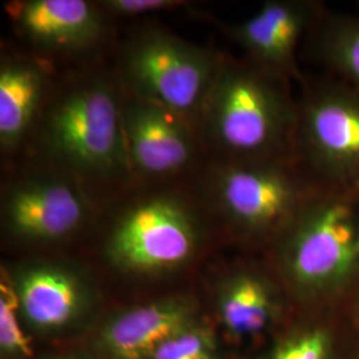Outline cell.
Wrapping results in <instances>:
<instances>
[{
	"instance_id": "1",
	"label": "cell",
	"mask_w": 359,
	"mask_h": 359,
	"mask_svg": "<svg viewBox=\"0 0 359 359\" xmlns=\"http://www.w3.org/2000/svg\"><path fill=\"white\" fill-rule=\"evenodd\" d=\"M265 256L295 310L344 306L359 283V191L318 188Z\"/></svg>"
},
{
	"instance_id": "2",
	"label": "cell",
	"mask_w": 359,
	"mask_h": 359,
	"mask_svg": "<svg viewBox=\"0 0 359 359\" xmlns=\"http://www.w3.org/2000/svg\"><path fill=\"white\" fill-rule=\"evenodd\" d=\"M123 99L117 76L102 71L65 79L52 88L34 129L39 152L83 184L129 179Z\"/></svg>"
},
{
	"instance_id": "3",
	"label": "cell",
	"mask_w": 359,
	"mask_h": 359,
	"mask_svg": "<svg viewBox=\"0 0 359 359\" xmlns=\"http://www.w3.org/2000/svg\"><path fill=\"white\" fill-rule=\"evenodd\" d=\"M289 77L224 56L198 127L221 160H294L297 99Z\"/></svg>"
},
{
	"instance_id": "4",
	"label": "cell",
	"mask_w": 359,
	"mask_h": 359,
	"mask_svg": "<svg viewBox=\"0 0 359 359\" xmlns=\"http://www.w3.org/2000/svg\"><path fill=\"white\" fill-rule=\"evenodd\" d=\"M318 188L294 160L215 158L205 179L209 209L237 241L262 255Z\"/></svg>"
},
{
	"instance_id": "5",
	"label": "cell",
	"mask_w": 359,
	"mask_h": 359,
	"mask_svg": "<svg viewBox=\"0 0 359 359\" xmlns=\"http://www.w3.org/2000/svg\"><path fill=\"white\" fill-rule=\"evenodd\" d=\"M222 57L164 27L147 25L121 46L116 76L129 93L181 116L197 129Z\"/></svg>"
},
{
	"instance_id": "6",
	"label": "cell",
	"mask_w": 359,
	"mask_h": 359,
	"mask_svg": "<svg viewBox=\"0 0 359 359\" xmlns=\"http://www.w3.org/2000/svg\"><path fill=\"white\" fill-rule=\"evenodd\" d=\"M203 229L198 208L182 193H145L118 208L107 236L105 256L128 274L175 271L197 255Z\"/></svg>"
},
{
	"instance_id": "7",
	"label": "cell",
	"mask_w": 359,
	"mask_h": 359,
	"mask_svg": "<svg viewBox=\"0 0 359 359\" xmlns=\"http://www.w3.org/2000/svg\"><path fill=\"white\" fill-rule=\"evenodd\" d=\"M293 157L325 189L359 191V90L337 77H304Z\"/></svg>"
},
{
	"instance_id": "8",
	"label": "cell",
	"mask_w": 359,
	"mask_h": 359,
	"mask_svg": "<svg viewBox=\"0 0 359 359\" xmlns=\"http://www.w3.org/2000/svg\"><path fill=\"white\" fill-rule=\"evenodd\" d=\"M92 209L83 182L51 167L20 175L1 193L3 229L27 244L69 238L88 222Z\"/></svg>"
},
{
	"instance_id": "9",
	"label": "cell",
	"mask_w": 359,
	"mask_h": 359,
	"mask_svg": "<svg viewBox=\"0 0 359 359\" xmlns=\"http://www.w3.org/2000/svg\"><path fill=\"white\" fill-rule=\"evenodd\" d=\"M218 320L237 345L262 346L295 311L268 257L241 259L216 283Z\"/></svg>"
},
{
	"instance_id": "10",
	"label": "cell",
	"mask_w": 359,
	"mask_h": 359,
	"mask_svg": "<svg viewBox=\"0 0 359 359\" xmlns=\"http://www.w3.org/2000/svg\"><path fill=\"white\" fill-rule=\"evenodd\" d=\"M123 130L132 176L154 181L175 177L196 158V128L191 123L126 90Z\"/></svg>"
},
{
	"instance_id": "11",
	"label": "cell",
	"mask_w": 359,
	"mask_h": 359,
	"mask_svg": "<svg viewBox=\"0 0 359 359\" xmlns=\"http://www.w3.org/2000/svg\"><path fill=\"white\" fill-rule=\"evenodd\" d=\"M326 11L317 0H268L229 27V35L250 60L302 81L297 51Z\"/></svg>"
},
{
	"instance_id": "12",
	"label": "cell",
	"mask_w": 359,
	"mask_h": 359,
	"mask_svg": "<svg viewBox=\"0 0 359 359\" xmlns=\"http://www.w3.org/2000/svg\"><path fill=\"white\" fill-rule=\"evenodd\" d=\"M16 34L36 51L76 55L99 46L107 32L99 3L87 0H18L7 3Z\"/></svg>"
},
{
	"instance_id": "13",
	"label": "cell",
	"mask_w": 359,
	"mask_h": 359,
	"mask_svg": "<svg viewBox=\"0 0 359 359\" xmlns=\"http://www.w3.org/2000/svg\"><path fill=\"white\" fill-rule=\"evenodd\" d=\"M6 270L18 295L20 313L39 329H63L90 308L92 286L80 271L68 265L36 259Z\"/></svg>"
},
{
	"instance_id": "14",
	"label": "cell",
	"mask_w": 359,
	"mask_h": 359,
	"mask_svg": "<svg viewBox=\"0 0 359 359\" xmlns=\"http://www.w3.org/2000/svg\"><path fill=\"white\" fill-rule=\"evenodd\" d=\"M196 314V302L185 295L129 309L108 322L102 346L114 359H151L169 337L197 322Z\"/></svg>"
},
{
	"instance_id": "15",
	"label": "cell",
	"mask_w": 359,
	"mask_h": 359,
	"mask_svg": "<svg viewBox=\"0 0 359 359\" xmlns=\"http://www.w3.org/2000/svg\"><path fill=\"white\" fill-rule=\"evenodd\" d=\"M51 71L31 56H4L0 65V147L16 151L34 132L51 92Z\"/></svg>"
},
{
	"instance_id": "16",
	"label": "cell",
	"mask_w": 359,
	"mask_h": 359,
	"mask_svg": "<svg viewBox=\"0 0 359 359\" xmlns=\"http://www.w3.org/2000/svg\"><path fill=\"white\" fill-rule=\"evenodd\" d=\"M348 322L345 305L295 310L289 321L258 347L255 359H339Z\"/></svg>"
},
{
	"instance_id": "17",
	"label": "cell",
	"mask_w": 359,
	"mask_h": 359,
	"mask_svg": "<svg viewBox=\"0 0 359 359\" xmlns=\"http://www.w3.org/2000/svg\"><path fill=\"white\" fill-rule=\"evenodd\" d=\"M308 38L313 59L359 90V16L326 11Z\"/></svg>"
},
{
	"instance_id": "18",
	"label": "cell",
	"mask_w": 359,
	"mask_h": 359,
	"mask_svg": "<svg viewBox=\"0 0 359 359\" xmlns=\"http://www.w3.org/2000/svg\"><path fill=\"white\" fill-rule=\"evenodd\" d=\"M20 304L7 270H1L0 281V347L13 357L29 358L34 348L19 321Z\"/></svg>"
},
{
	"instance_id": "19",
	"label": "cell",
	"mask_w": 359,
	"mask_h": 359,
	"mask_svg": "<svg viewBox=\"0 0 359 359\" xmlns=\"http://www.w3.org/2000/svg\"><path fill=\"white\" fill-rule=\"evenodd\" d=\"M151 359H218L217 338L210 327L194 322L169 337Z\"/></svg>"
},
{
	"instance_id": "20",
	"label": "cell",
	"mask_w": 359,
	"mask_h": 359,
	"mask_svg": "<svg viewBox=\"0 0 359 359\" xmlns=\"http://www.w3.org/2000/svg\"><path fill=\"white\" fill-rule=\"evenodd\" d=\"M99 6L105 15L117 18H136L147 13L187 7L188 3L180 0H103L99 1Z\"/></svg>"
},
{
	"instance_id": "21",
	"label": "cell",
	"mask_w": 359,
	"mask_h": 359,
	"mask_svg": "<svg viewBox=\"0 0 359 359\" xmlns=\"http://www.w3.org/2000/svg\"><path fill=\"white\" fill-rule=\"evenodd\" d=\"M348 317H350L348 329H347L346 338H345L339 359H359V322L355 318H353L350 313H348Z\"/></svg>"
},
{
	"instance_id": "22",
	"label": "cell",
	"mask_w": 359,
	"mask_h": 359,
	"mask_svg": "<svg viewBox=\"0 0 359 359\" xmlns=\"http://www.w3.org/2000/svg\"><path fill=\"white\" fill-rule=\"evenodd\" d=\"M345 306H346L347 311L351 314V317L359 322V283L348 297Z\"/></svg>"
},
{
	"instance_id": "23",
	"label": "cell",
	"mask_w": 359,
	"mask_h": 359,
	"mask_svg": "<svg viewBox=\"0 0 359 359\" xmlns=\"http://www.w3.org/2000/svg\"><path fill=\"white\" fill-rule=\"evenodd\" d=\"M55 359H76V358H69V357H65V358H55Z\"/></svg>"
},
{
	"instance_id": "24",
	"label": "cell",
	"mask_w": 359,
	"mask_h": 359,
	"mask_svg": "<svg viewBox=\"0 0 359 359\" xmlns=\"http://www.w3.org/2000/svg\"><path fill=\"white\" fill-rule=\"evenodd\" d=\"M358 10H359V1H358Z\"/></svg>"
}]
</instances>
